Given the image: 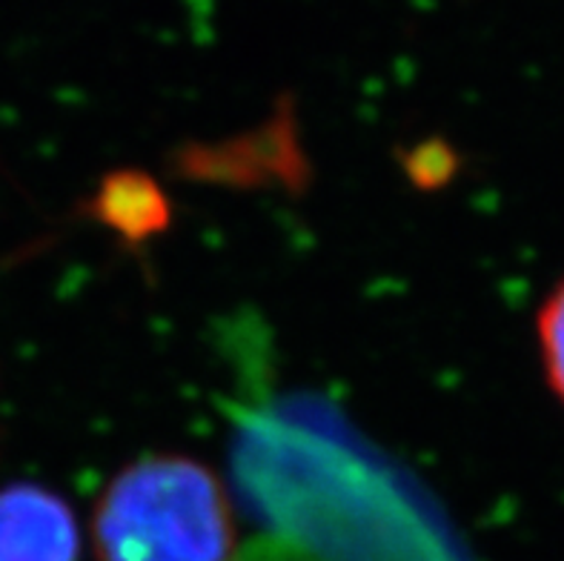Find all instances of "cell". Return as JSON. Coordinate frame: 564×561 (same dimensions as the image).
<instances>
[{
	"label": "cell",
	"mask_w": 564,
	"mask_h": 561,
	"mask_svg": "<svg viewBox=\"0 0 564 561\" xmlns=\"http://www.w3.org/2000/svg\"><path fill=\"white\" fill-rule=\"evenodd\" d=\"M80 527L57 493L37 484L0 490V561H78Z\"/></svg>",
	"instance_id": "cell-2"
},
{
	"label": "cell",
	"mask_w": 564,
	"mask_h": 561,
	"mask_svg": "<svg viewBox=\"0 0 564 561\" xmlns=\"http://www.w3.org/2000/svg\"><path fill=\"white\" fill-rule=\"evenodd\" d=\"M95 213L109 229L121 233L129 241H143L164 229L170 206L158 184L141 172H118L104 181L95 198Z\"/></svg>",
	"instance_id": "cell-3"
},
{
	"label": "cell",
	"mask_w": 564,
	"mask_h": 561,
	"mask_svg": "<svg viewBox=\"0 0 564 561\" xmlns=\"http://www.w3.org/2000/svg\"><path fill=\"white\" fill-rule=\"evenodd\" d=\"M536 338L542 349L544 376L553 396L564 404V281L553 287L536 315Z\"/></svg>",
	"instance_id": "cell-4"
},
{
	"label": "cell",
	"mask_w": 564,
	"mask_h": 561,
	"mask_svg": "<svg viewBox=\"0 0 564 561\" xmlns=\"http://www.w3.org/2000/svg\"><path fill=\"white\" fill-rule=\"evenodd\" d=\"M238 536L221 476L178 453L118 470L93 510L95 561H236Z\"/></svg>",
	"instance_id": "cell-1"
}]
</instances>
